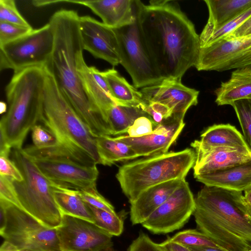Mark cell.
Masks as SVG:
<instances>
[{"label": "cell", "instance_id": "6", "mask_svg": "<svg viewBox=\"0 0 251 251\" xmlns=\"http://www.w3.org/2000/svg\"><path fill=\"white\" fill-rule=\"evenodd\" d=\"M196 153L187 148L146 157L122 165L116 177L129 202L153 186L176 179H185L194 167Z\"/></svg>", "mask_w": 251, "mask_h": 251}, {"label": "cell", "instance_id": "9", "mask_svg": "<svg viewBox=\"0 0 251 251\" xmlns=\"http://www.w3.org/2000/svg\"><path fill=\"white\" fill-rule=\"evenodd\" d=\"M114 29L118 43L120 64L131 76L133 86L137 89L143 88L157 84L164 79L142 37L137 8L136 17L132 23Z\"/></svg>", "mask_w": 251, "mask_h": 251}, {"label": "cell", "instance_id": "35", "mask_svg": "<svg viewBox=\"0 0 251 251\" xmlns=\"http://www.w3.org/2000/svg\"><path fill=\"white\" fill-rule=\"evenodd\" d=\"M33 30L31 26L0 22V47L26 35Z\"/></svg>", "mask_w": 251, "mask_h": 251}, {"label": "cell", "instance_id": "44", "mask_svg": "<svg viewBox=\"0 0 251 251\" xmlns=\"http://www.w3.org/2000/svg\"><path fill=\"white\" fill-rule=\"evenodd\" d=\"M146 103L153 110L161 114L164 119L173 115L172 110L162 103L153 101L146 102Z\"/></svg>", "mask_w": 251, "mask_h": 251}, {"label": "cell", "instance_id": "29", "mask_svg": "<svg viewBox=\"0 0 251 251\" xmlns=\"http://www.w3.org/2000/svg\"><path fill=\"white\" fill-rule=\"evenodd\" d=\"M143 116L151 117L140 106H128L117 103L113 105L106 114V121L110 135L127 133L135 120Z\"/></svg>", "mask_w": 251, "mask_h": 251}, {"label": "cell", "instance_id": "20", "mask_svg": "<svg viewBox=\"0 0 251 251\" xmlns=\"http://www.w3.org/2000/svg\"><path fill=\"white\" fill-rule=\"evenodd\" d=\"M85 6L106 26L117 28L132 23L136 17L135 0H60Z\"/></svg>", "mask_w": 251, "mask_h": 251}, {"label": "cell", "instance_id": "13", "mask_svg": "<svg viewBox=\"0 0 251 251\" xmlns=\"http://www.w3.org/2000/svg\"><path fill=\"white\" fill-rule=\"evenodd\" d=\"M30 157L42 173L56 185L78 191L96 187L99 173L96 164L85 165L64 157Z\"/></svg>", "mask_w": 251, "mask_h": 251}, {"label": "cell", "instance_id": "8", "mask_svg": "<svg viewBox=\"0 0 251 251\" xmlns=\"http://www.w3.org/2000/svg\"><path fill=\"white\" fill-rule=\"evenodd\" d=\"M6 220L0 234L18 248L29 251H62L56 228L43 225L24 210L0 199Z\"/></svg>", "mask_w": 251, "mask_h": 251}, {"label": "cell", "instance_id": "41", "mask_svg": "<svg viewBox=\"0 0 251 251\" xmlns=\"http://www.w3.org/2000/svg\"><path fill=\"white\" fill-rule=\"evenodd\" d=\"M0 175L17 181L23 180L20 171L13 161L7 156L0 155Z\"/></svg>", "mask_w": 251, "mask_h": 251}, {"label": "cell", "instance_id": "28", "mask_svg": "<svg viewBox=\"0 0 251 251\" xmlns=\"http://www.w3.org/2000/svg\"><path fill=\"white\" fill-rule=\"evenodd\" d=\"M96 145L100 164L111 166L116 162L139 157L131 147L116 137L109 135L99 136L96 138Z\"/></svg>", "mask_w": 251, "mask_h": 251}, {"label": "cell", "instance_id": "5", "mask_svg": "<svg viewBox=\"0 0 251 251\" xmlns=\"http://www.w3.org/2000/svg\"><path fill=\"white\" fill-rule=\"evenodd\" d=\"M46 68L15 72L5 88L8 110L0 122V149H22L29 131L40 122L44 107Z\"/></svg>", "mask_w": 251, "mask_h": 251}, {"label": "cell", "instance_id": "4", "mask_svg": "<svg viewBox=\"0 0 251 251\" xmlns=\"http://www.w3.org/2000/svg\"><path fill=\"white\" fill-rule=\"evenodd\" d=\"M198 229L226 251L251 250V213L242 192L204 185L195 198Z\"/></svg>", "mask_w": 251, "mask_h": 251}, {"label": "cell", "instance_id": "50", "mask_svg": "<svg viewBox=\"0 0 251 251\" xmlns=\"http://www.w3.org/2000/svg\"></svg>", "mask_w": 251, "mask_h": 251}, {"label": "cell", "instance_id": "42", "mask_svg": "<svg viewBox=\"0 0 251 251\" xmlns=\"http://www.w3.org/2000/svg\"><path fill=\"white\" fill-rule=\"evenodd\" d=\"M250 34H251V17L248 19L236 29L223 39L237 38Z\"/></svg>", "mask_w": 251, "mask_h": 251}, {"label": "cell", "instance_id": "16", "mask_svg": "<svg viewBox=\"0 0 251 251\" xmlns=\"http://www.w3.org/2000/svg\"><path fill=\"white\" fill-rule=\"evenodd\" d=\"M184 118L173 115L158 124L153 132L140 137L120 135L116 138L131 147L139 157H148L167 152L182 131Z\"/></svg>", "mask_w": 251, "mask_h": 251}, {"label": "cell", "instance_id": "15", "mask_svg": "<svg viewBox=\"0 0 251 251\" xmlns=\"http://www.w3.org/2000/svg\"><path fill=\"white\" fill-rule=\"evenodd\" d=\"M79 29L84 50L113 66L120 64L118 43L114 28L84 16L79 18Z\"/></svg>", "mask_w": 251, "mask_h": 251}, {"label": "cell", "instance_id": "22", "mask_svg": "<svg viewBox=\"0 0 251 251\" xmlns=\"http://www.w3.org/2000/svg\"><path fill=\"white\" fill-rule=\"evenodd\" d=\"M207 22L200 35V43L251 7V0H204Z\"/></svg>", "mask_w": 251, "mask_h": 251}, {"label": "cell", "instance_id": "21", "mask_svg": "<svg viewBox=\"0 0 251 251\" xmlns=\"http://www.w3.org/2000/svg\"><path fill=\"white\" fill-rule=\"evenodd\" d=\"M184 179H176L151 187L130 202V219L132 225L141 224L164 201Z\"/></svg>", "mask_w": 251, "mask_h": 251}, {"label": "cell", "instance_id": "24", "mask_svg": "<svg viewBox=\"0 0 251 251\" xmlns=\"http://www.w3.org/2000/svg\"><path fill=\"white\" fill-rule=\"evenodd\" d=\"M195 150L215 147H226L251 151L243 135L229 124L214 125L208 127L201 135V140L191 144Z\"/></svg>", "mask_w": 251, "mask_h": 251}, {"label": "cell", "instance_id": "7", "mask_svg": "<svg viewBox=\"0 0 251 251\" xmlns=\"http://www.w3.org/2000/svg\"><path fill=\"white\" fill-rule=\"evenodd\" d=\"M12 160L23 177L22 181L12 180L24 210L45 226L57 228L61 224L63 215L54 198V184L23 149H12Z\"/></svg>", "mask_w": 251, "mask_h": 251}, {"label": "cell", "instance_id": "14", "mask_svg": "<svg viewBox=\"0 0 251 251\" xmlns=\"http://www.w3.org/2000/svg\"><path fill=\"white\" fill-rule=\"evenodd\" d=\"M56 229L62 251H112V236L88 221L63 215Z\"/></svg>", "mask_w": 251, "mask_h": 251}, {"label": "cell", "instance_id": "39", "mask_svg": "<svg viewBox=\"0 0 251 251\" xmlns=\"http://www.w3.org/2000/svg\"><path fill=\"white\" fill-rule=\"evenodd\" d=\"M0 199L4 200L24 210L10 178L0 175Z\"/></svg>", "mask_w": 251, "mask_h": 251}, {"label": "cell", "instance_id": "33", "mask_svg": "<svg viewBox=\"0 0 251 251\" xmlns=\"http://www.w3.org/2000/svg\"><path fill=\"white\" fill-rule=\"evenodd\" d=\"M250 17H251V7L201 42V48L209 46L224 38L241 25Z\"/></svg>", "mask_w": 251, "mask_h": 251}, {"label": "cell", "instance_id": "31", "mask_svg": "<svg viewBox=\"0 0 251 251\" xmlns=\"http://www.w3.org/2000/svg\"><path fill=\"white\" fill-rule=\"evenodd\" d=\"M169 238L172 241L188 247H212L221 248L206 234L196 229L184 230Z\"/></svg>", "mask_w": 251, "mask_h": 251}, {"label": "cell", "instance_id": "18", "mask_svg": "<svg viewBox=\"0 0 251 251\" xmlns=\"http://www.w3.org/2000/svg\"><path fill=\"white\" fill-rule=\"evenodd\" d=\"M77 69L84 91L88 99L101 115L107 124L106 112L116 103L111 96L102 72L94 66L87 65L84 59L83 53L78 58Z\"/></svg>", "mask_w": 251, "mask_h": 251}, {"label": "cell", "instance_id": "1", "mask_svg": "<svg viewBox=\"0 0 251 251\" xmlns=\"http://www.w3.org/2000/svg\"><path fill=\"white\" fill-rule=\"evenodd\" d=\"M138 23L150 54L161 76L181 80L197 63L200 35L174 1L136 0Z\"/></svg>", "mask_w": 251, "mask_h": 251}, {"label": "cell", "instance_id": "12", "mask_svg": "<svg viewBox=\"0 0 251 251\" xmlns=\"http://www.w3.org/2000/svg\"><path fill=\"white\" fill-rule=\"evenodd\" d=\"M195 67L198 71L218 72L251 67V34L223 39L201 48Z\"/></svg>", "mask_w": 251, "mask_h": 251}, {"label": "cell", "instance_id": "11", "mask_svg": "<svg viewBox=\"0 0 251 251\" xmlns=\"http://www.w3.org/2000/svg\"><path fill=\"white\" fill-rule=\"evenodd\" d=\"M195 198L185 179L168 199L141 225L154 234H165L181 228L195 210Z\"/></svg>", "mask_w": 251, "mask_h": 251}, {"label": "cell", "instance_id": "48", "mask_svg": "<svg viewBox=\"0 0 251 251\" xmlns=\"http://www.w3.org/2000/svg\"><path fill=\"white\" fill-rule=\"evenodd\" d=\"M0 113H4L7 111V105L5 103L1 101L0 103Z\"/></svg>", "mask_w": 251, "mask_h": 251}, {"label": "cell", "instance_id": "25", "mask_svg": "<svg viewBox=\"0 0 251 251\" xmlns=\"http://www.w3.org/2000/svg\"><path fill=\"white\" fill-rule=\"evenodd\" d=\"M218 105H230L240 100H251V67L236 69L230 78L215 91Z\"/></svg>", "mask_w": 251, "mask_h": 251}, {"label": "cell", "instance_id": "2", "mask_svg": "<svg viewBox=\"0 0 251 251\" xmlns=\"http://www.w3.org/2000/svg\"><path fill=\"white\" fill-rule=\"evenodd\" d=\"M77 13L62 9L55 12L49 22L53 31V51L46 67L54 77L63 96L97 138L110 135L108 127L100 112L88 99L77 69L79 56L84 50Z\"/></svg>", "mask_w": 251, "mask_h": 251}, {"label": "cell", "instance_id": "23", "mask_svg": "<svg viewBox=\"0 0 251 251\" xmlns=\"http://www.w3.org/2000/svg\"><path fill=\"white\" fill-rule=\"evenodd\" d=\"M194 177L204 185L244 191L251 187V160L226 169Z\"/></svg>", "mask_w": 251, "mask_h": 251}, {"label": "cell", "instance_id": "10", "mask_svg": "<svg viewBox=\"0 0 251 251\" xmlns=\"http://www.w3.org/2000/svg\"><path fill=\"white\" fill-rule=\"evenodd\" d=\"M54 36L48 23L40 28L0 47V70L14 72L33 66L45 67L53 51Z\"/></svg>", "mask_w": 251, "mask_h": 251}, {"label": "cell", "instance_id": "40", "mask_svg": "<svg viewBox=\"0 0 251 251\" xmlns=\"http://www.w3.org/2000/svg\"><path fill=\"white\" fill-rule=\"evenodd\" d=\"M128 251H163L158 244L154 242L146 234L141 232L131 243Z\"/></svg>", "mask_w": 251, "mask_h": 251}, {"label": "cell", "instance_id": "49", "mask_svg": "<svg viewBox=\"0 0 251 251\" xmlns=\"http://www.w3.org/2000/svg\"><path fill=\"white\" fill-rule=\"evenodd\" d=\"M249 251H251V250H249Z\"/></svg>", "mask_w": 251, "mask_h": 251}, {"label": "cell", "instance_id": "38", "mask_svg": "<svg viewBox=\"0 0 251 251\" xmlns=\"http://www.w3.org/2000/svg\"><path fill=\"white\" fill-rule=\"evenodd\" d=\"M158 125L149 116H141L135 120L127 133L131 137H140L151 134Z\"/></svg>", "mask_w": 251, "mask_h": 251}, {"label": "cell", "instance_id": "30", "mask_svg": "<svg viewBox=\"0 0 251 251\" xmlns=\"http://www.w3.org/2000/svg\"><path fill=\"white\" fill-rule=\"evenodd\" d=\"M87 205L92 212L94 224L112 236H118L122 233L124 220L121 215Z\"/></svg>", "mask_w": 251, "mask_h": 251}, {"label": "cell", "instance_id": "43", "mask_svg": "<svg viewBox=\"0 0 251 251\" xmlns=\"http://www.w3.org/2000/svg\"><path fill=\"white\" fill-rule=\"evenodd\" d=\"M158 245L163 251H193L188 247L172 241L169 237Z\"/></svg>", "mask_w": 251, "mask_h": 251}, {"label": "cell", "instance_id": "3", "mask_svg": "<svg viewBox=\"0 0 251 251\" xmlns=\"http://www.w3.org/2000/svg\"><path fill=\"white\" fill-rule=\"evenodd\" d=\"M40 122L54 134L57 145L46 149L27 147L23 150L28 155L64 157L85 165L100 164L96 138L61 92L47 68Z\"/></svg>", "mask_w": 251, "mask_h": 251}, {"label": "cell", "instance_id": "19", "mask_svg": "<svg viewBox=\"0 0 251 251\" xmlns=\"http://www.w3.org/2000/svg\"><path fill=\"white\" fill-rule=\"evenodd\" d=\"M194 176L226 169L251 160V151L243 149L215 147L195 151Z\"/></svg>", "mask_w": 251, "mask_h": 251}, {"label": "cell", "instance_id": "36", "mask_svg": "<svg viewBox=\"0 0 251 251\" xmlns=\"http://www.w3.org/2000/svg\"><path fill=\"white\" fill-rule=\"evenodd\" d=\"M79 194L89 205L111 213H116L113 205L99 193L96 187L79 191Z\"/></svg>", "mask_w": 251, "mask_h": 251}, {"label": "cell", "instance_id": "37", "mask_svg": "<svg viewBox=\"0 0 251 251\" xmlns=\"http://www.w3.org/2000/svg\"><path fill=\"white\" fill-rule=\"evenodd\" d=\"M33 145L38 149H46L55 146L57 140L54 134L46 127L36 125L31 129Z\"/></svg>", "mask_w": 251, "mask_h": 251}, {"label": "cell", "instance_id": "47", "mask_svg": "<svg viewBox=\"0 0 251 251\" xmlns=\"http://www.w3.org/2000/svg\"><path fill=\"white\" fill-rule=\"evenodd\" d=\"M193 251H226L219 248L212 247H188Z\"/></svg>", "mask_w": 251, "mask_h": 251}, {"label": "cell", "instance_id": "46", "mask_svg": "<svg viewBox=\"0 0 251 251\" xmlns=\"http://www.w3.org/2000/svg\"><path fill=\"white\" fill-rule=\"evenodd\" d=\"M244 201L247 209L251 213V187L244 191Z\"/></svg>", "mask_w": 251, "mask_h": 251}, {"label": "cell", "instance_id": "45", "mask_svg": "<svg viewBox=\"0 0 251 251\" xmlns=\"http://www.w3.org/2000/svg\"><path fill=\"white\" fill-rule=\"evenodd\" d=\"M0 251H29L18 248L13 244L4 241L0 248Z\"/></svg>", "mask_w": 251, "mask_h": 251}, {"label": "cell", "instance_id": "27", "mask_svg": "<svg viewBox=\"0 0 251 251\" xmlns=\"http://www.w3.org/2000/svg\"><path fill=\"white\" fill-rule=\"evenodd\" d=\"M53 196L62 215L80 218L94 223L92 212L80 197L79 191L54 184Z\"/></svg>", "mask_w": 251, "mask_h": 251}, {"label": "cell", "instance_id": "34", "mask_svg": "<svg viewBox=\"0 0 251 251\" xmlns=\"http://www.w3.org/2000/svg\"><path fill=\"white\" fill-rule=\"evenodd\" d=\"M0 22L31 26L18 11L14 0H0Z\"/></svg>", "mask_w": 251, "mask_h": 251}, {"label": "cell", "instance_id": "26", "mask_svg": "<svg viewBox=\"0 0 251 251\" xmlns=\"http://www.w3.org/2000/svg\"><path fill=\"white\" fill-rule=\"evenodd\" d=\"M102 74L117 104L141 107L146 103L140 91L130 84L115 69H108Z\"/></svg>", "mask_w": 251, "mask_h": 251}, {"label": "cell", "instance_id": "17", "mask_svg": "<svg viewBox=\"0 0 251 251\" xmlns=\"http://www.w3.org/2000/svg\"><path fill=\"white\" fill-rule=\"evenodd\" d=\"M145 102L162 103L169 107L174 115L184 118L188 109L198 102L199 91L183 85L181 80L165 78L155 85L141 88Z\"/></svg>", "mask_w": 251, "mask_h": 251}, {"label": "cell", "instance_id": "32", "mask_svg": "<svg viewBox=\"0 0 251 251\" xmlns=\"http://www.w3.org/2000/svg\"><path fill=\"white\" fill-rule=\"evenodd\" d=\"M231 105L236 112L243 137L251 151V100H238L232 102Z\"/></svg>", "mask_w": 251, "mask_h": 251}]
</instances>
